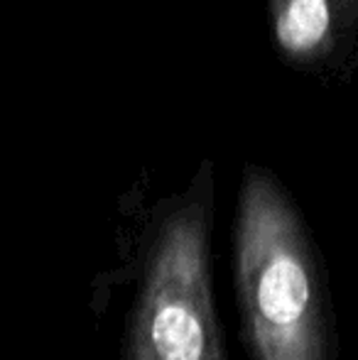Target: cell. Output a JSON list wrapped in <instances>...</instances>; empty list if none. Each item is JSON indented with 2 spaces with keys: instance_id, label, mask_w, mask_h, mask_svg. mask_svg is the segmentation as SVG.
Returning <instances> with one entry per match:
<instances>
[{
  "instance_id": "6da1fadb",
  "label": "cell",
  "mask_w": 358,
  "mask_h": 360,
  "mask_svg": "<svg viewBox=\"0 0 358 360\" xmlns=\"http://www.w3.org/2000/svg\"><path fill=\"white\" fill-rule=\"evenodd\" d=\"M236 277L253 360H326L321 294L300 216L263 167L243 174Z\"/></svg>"
},
{
  "instance_id": "7a4b0ae2",
  "label": "cell",
  "mask_w": 358,
  "mask_h": 360,
  "mask_svg": "<svg viewBox=\"0 0 358 360\" xmlns=\"http://www.w3.org/2000/svg\"><path fill=\"white\" fill-rule=\"evenodd\" d=\"M130 360H226L211 307L206 211L199 201L174 211L160 231L133 314Z\"/></svg>"
},
{
  "instance_id": "3957f363",
  "label": "cell",
  "mask_w": 358,
  "mask_h": 360,
  "mask_svg": "<svg viewBox=\"0 0 358 360\" xmlns=\"http://www.w3.org/2000/svg\"><path fill=\"white\" fill-rule=\"evenodd\" d=\"M272 42L297 72H321L341 52V27L331 0H268Z\"/></svg>"
},
{
  "instance_id": "277c9868",
  "label": "cell",
  "mask_w": 358,
  "mask_h": 360,
  "mask_svg": "<svg viewBox=\"0 0 358 360\" xmlns=\"http://www.w3.org/2000/svg\"><path fill=\"white\" fill-rule=\"evenodd\" d=\"M336 10V20H339L341 37L354 39L356 25H358V0H331Z\"/></svg>"
}]
</instances>
